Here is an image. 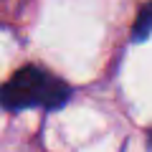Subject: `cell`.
<instances>
[{
	"mask_svg": "<svg viewBox=\"0 0 152 152\" xmlns=\"http://www.w3.org/2000/svg\"><path fill=\"white\" fill-rule=\"evenodd\" d=\"M150 33H152V3L140 10L134 20V31H132V41H145Z\"/></svg>",
	"mask_w": 152,
	"mask_h": 152,
	"instance_id": "2",
	"label": "cell"
},
{
	"mask_svg": "<svg viewBox=\"0 0 152 152\" xmlns=\"http://www.w3.org/2000/svg\"><path fill=\"white\" fill-rule=\"evenodd\" d=\"M69 96V84H64L61 79H56L53 74L38 66H23L0 86V107L10 112H20L31 107L58 109L66 104Z\"/></svg>",
	"mask_w": 152,
	"mask_h": 152,
	"instance_id": "1",
	"label": "cell"
}]
</instances>
